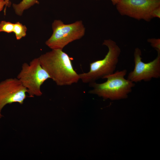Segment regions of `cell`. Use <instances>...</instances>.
<instances>
[{"label": "cell", "mask_w": 160, "mask_h": 160, "mask_svg": "<svg viewBox=\"0 0 160 160\" xmlns=\"http://www.w3.org/2000/svg\"><path fill=\"white\" fill-rule=\"evenodd\" d=\"M53 33L46 41L52 49L62 50L69 43L81 38L85 28L81 20L65 24L60 20H55L52 24Z\"/></svg>", "instance_id": "cell-4"}, {"label": "cell", "mask_w": 160, "mask_h": 160, "mask_svg": "<svg viewBox=\"0 0 160 160\" xmlns=\"http://www.w3.org/2000/svg\"><path fill=\"white\" fill-rule=\"evenodd\" d=\"M127 70L118 71L104 76L107 80L101 83L96 82L89 84L92 88L89 92L97 95L105 99L118 100L127 98L135 84L125 78Z\"/></svg>", "instance_id": "cell-2"}, {"label": "cell", "mask_w": 160, "mask_h": 160, "mask_svg": "<svg viewBox=\"0 0 160 160\" xmlns=\"http://www.w3.org/2000/svg\"><path fill=\"white\" fill-rule=\"evenodd\" d=\"M116 5L121 15L149 22L153 10L160 7V0H119Z\"/></svg>", "instance_id": "cell-6"}, {"label": "cell", "mask_w": 160, "mask_h": 160, "mask_svg": "<svg viewBox=\"0 0 160 160\" xmlns=\"http://www.w3.org/2000/svg\"><path fill=\"white\" fill-rule=\"evenodd\" d=\"M147 41L150 43L151 46L156 49L157 52H160V39L149 38L147 39Z\"/></svg>", "instance_id": "cell-12"}, {"label": "cell", "mask_w": 160, "mask_h": 160, "mask_svg": "<svg viewBox=\"0 0 160 160\" xmlns=\"http://www.w3.org/2000/svg\"><path fill=\"white\" fill-rule=\"evenodd\" d=\"M26 89L17 78H10L0 82V119L2 109L7 104H23L26 97Z\"/></svg>", "instance_id": "cell-8"}, {"label": "cell", "mask_w": 160, "mask_h": 160, "mask_svg": "<svg viewBox=\"0 0 160 160\" xmlns=\"http://www.w3.org/2000/svg\"><path fill=\"white\" fill-rule=\"evenodd\" d=\"M17 78L26 89L29 97H33L42 95L41 87L50 77L41 66L38 57L32 60L29 64L23 63Z\"/></svg>", "instance_id": "cell-5"}, {"label": "cell", "mask_w": 160, "mask_h": 160, "mask_svg": "<svg viewBox=\"0 0 160 160\" xmlns=\"http://www.w3.org/2000/svg\"><path fill=\"white\" fill-rule=\"evenodd\" d=\"M4 6H7V3L4 0H0V12L3 9Z\"/></svg>", "instance_id": "cell-14"}, {"label": "cell", "mask_w": 160, "mask_h": 160, "mask_svg": "<svg viewBox=\"0 0 160 160\" xmlns=\"http://www.w3.org/2000/svg\"><path fill=\"white\" fill-rule=\"evenodd\" d=\"M4 0L7 3V6H9V5L10 4V2H9V0Z\"/></svg>", "instance_id": "cell-16"}, {"label": "cell", "mask_w": 160, "mask_h": 160, "mask_svg": "<svg viewBox=\"0 0 160 160\" xmlns=\"http://www.w3.org/2000/svg\"><path fill=\"white\" fill-rule=\"evenodd\" d=\"M113 5H116L119 0H110Z\"/></svg>", "instance_id": "cell-15"}, {"label": "cell", "mask_w": 160, "mask_h": 160, "mask_svg": "<svg viewBox=\"0 0 160 160\" xmlns=\"http://www.w3.org/2000/svg\"><path fill=\"white\" fill-rule=\"evenodd\" d=\"M103 45L106 46L108 52L105 57L90 64V69L87 72L79 74L83 82L90 84L115 72L121 52L120 47L114 41L105 40Z\"/></svg>", "instance_id": "cell-3"}, {"label": "cell", "mask_w": 160, "mask_h": 160, "mask_svg": "<svg viewBox=\"0 0 160 160\" xmlns=\"http://www.w3.org/2000/svg\"><path fill=\"white\" fill-rule=\"evenodd\" d=\"M14 23L9 22L2 20L0 22V32L8 33L13 32Z\"/></svg>", "instance_id": "cell-11"}, {"label": "cell", "mask_w": 160, "mask_h": 160, "mask_svg": "<svg viewBox=\"0 0 160 160\" xmlns=\"http://www.w3.org/2000/svg\"><path fill=\"white\" fill-rule=\"evenodd\" d=\"M27 28L25 25L17 22L14 23L13 32L16 36L17 40H20L25 36Z\"/></svg>", "instance_id": "cell-10"}, {"label": "cell", "mask_w": 160, "mask_h": 160, "mask_svg": "<svg viewBox=\"0 0 160 160\" xmlns=\"http://www.w3.org/2000/svg\"><path fill=\"white\" fill-rule=\"evenodd\" d=\"M38 0H22L18 4H13V7L15 13L18 15H22L24 11L35 4H39Z\"/></svg>", "instance_id": "cell-9"}, {"label": "cell", "mask_w": 160, "mask_h": 160, "mask_svg": "<svg viewBox=\"0 0 160 160\" xmlns=\"http://www.w3.org/2000/svg\"><path fill=\"white\" fill-rule=\"evenodd\" d=\"M142 52L136 48L134 54V67L128 74L127 79L134 83L143 81H148L152 79L160 77V52H157L156 57L153 61L147 63L142 60Z\"/></svg>", "instance_id": "cell-7"}, {"label": "cell", "mask_w": 160, "mask_h": 160, "mask_svg": "<svg viewBox=\"0 0 160 160\" xmlns=\"http://www.w3.org/2000/svg\"><path fill=\"white\" fill-rule=\"evenodd\" d=\"M151 15L153 18L154 17L160 18V7H156L152 11Z\"/></svg>", "instance_id": "cell-13"}, {"label": "cell", "mask_w": 160, "mask_h": 160, "mask_svg": "<svg viewBox=\"0 0 160 160\" xmlns=\"http://www.w3.org/2000/svg\"><path fill=\"white\" fill-rule=\"evenodd\" d=\"M40 64L56 84L71 85L80 79L74 69L71 59L60 49H52L39 57Z\"/></svg>", "instance_id": "cell-1"}]
</instances>
